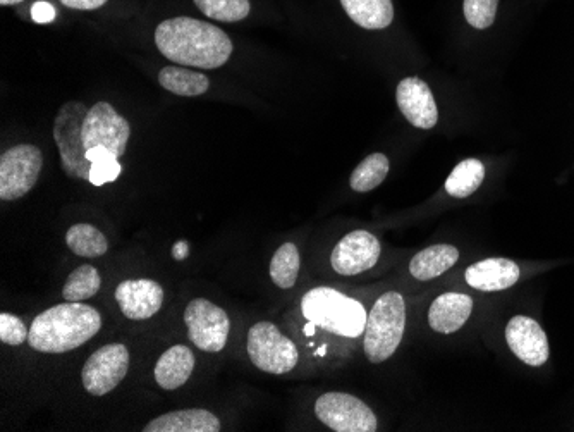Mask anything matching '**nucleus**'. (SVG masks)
<instances>
[{
	"label": "nucleus",
	"instance_id": "1",
	"mask_svg": "<svg viewBox=\"0 0 574 432\" xmlns=\"http://www.w3.org/2000/svg\"><path fill=\"white\" fill-rule=\"evenodd\" d=\"M155 44L162 56L188 68H222L233 54L226 31L200 19H165L155 30Z\"/></svg>",
	"mask_w": 574,
	"mask_h": 432
},
{
	"label": "nucleus",
	"instance_id": "2",
	"mask_svg": "<svg viewBox=\"0 0 574 432\" xmlns=\"http://www.w3.org/2000/svg\"><path fill=\"white\" fill-rule=\"evenodd\" d=\"M102 328V317L92 305L66 302L54 305L31 322L30 346L40 353L73 352L85 345Z\"/></svg>",
	"mask_w": 574,
	"mask_h": 432
},
{
	"label": "nucleus",
	"instance_id": "3",
	"mask_svg": "<svg viewBox=\"0 0 574 432\" xmlns=\"http://www.w3.org/2000/svg\"><path fill=\"white\" fill-rule=\"evenodd\" d=\"M306 321L329 333L358 338L365 333L367 310L353 298L332 288H313L301 300Z\"/></svg>",
	"mask_w": 574,
	"mask_h": 432
},
{
	"label": "nucleus",
	"instance_id": "4",
	"mask_svg": "<svg viewBox=\"0 0 574 432\" xmlns=\"http://www.w3.org/2000/svg\"><path fill=\"white\" fill-rule=\"evenodd\" d=\"M406 329V303L397 291H387L368 314L363 350L368 362L382 364L396 353Z\"/></svg>",
	"mask_w": 574,
	"mask_h": 432
},
{
	"label": "nucleus",
	"instance_id": "5",
	"mask_svg": "<svg viewBox=\"0 0 574 432\" xmlns=\"http://www.w3.org/2000/svg\"><path fill=\"white\" fill-rule=\"evenodd\" d=\"M88 107L78 100H69L62 105L52 126L55 145L61 154L62 171L69 178L90 181L92 162L86 157L85 143H83V123H85Z\"/></svg>",
	"mask_w": 574,
	"mask_h": 432
},
{
	"label": "nucleus",
	"instance_id": "6",
	"mask_svg": "<svg viewBox=\"0 0 574 432\" xmlns=\"http://www.w3.org/2000/svg\"><path fill=\"white\" fill-rule=\"evenodd\" d=\"M246 350L257 369L274 376L293 371L300 360V353L293 341L269 321L257 322L251 326Z\"/></svg>",
	"mask_w": 574,
	"mask_h": 432
},
{
	"label": "nucleus",
	"instance_id": "7",
	"mask_svg": "<svg viewBox=\"0 0 574 432\" xmlns=\"http://www.w3.org/2000/svg\"><path fill=\"white\" fill-rule=\"evenodd\" d=\"M43 154L30 143H19L0 157V198L13 202L25 197L37 185Z\"/></svg>",
	"mask_w": 574,
	"mask_h": 432
},
{
	"label": "nucleus",
	"instance_id": "8",
	"mask_svg": "<svg viewBox=\"0 0 574 432\" xmlns=\"http://www.w3.org/2000/svg\"><path fill=\"white\" fill-rule=\"evenodd\" d=\"M317 419L336 432H375L377 417L367 403L348 393H325L315 402Z\"/></svg>",
	"mask_w": 574,
	"mask_h": 432
},
{
	"label": "nucleus",
	"instance_id": "9",
	"mask_svg": "<svg viewBox=\"0 0 574 432\" xmlns=\"http://www.w3.org/2000/svg\"><path fill=\"white\" fill-rule=\"evenodd\" d=\"M184 322L193 345L203 352L219 353L226 348L231 319L219 305L205 298H195L186 305Z\"/></svg>",
	"mask_w": 574,
	"mask_h": 432
},
{
	"label": "nucleus",
	"instance_id": "10",
	"mask_svg": "<svg viewBox=\"0 0 574 432\" xmlns=\"http://www.w3.org/2000/svg\"><path fill=\"white\" fill-rule=\"evenodd\" d=\"M81 135L86 150L102 145L119 159L128 149L131 126L109 102H97L86 114Z\"/></svg>",
	"mask_w": 574,
	"mask_h": 432
},
{
	"label": "nucleus",
	"instance_id": "11",
	"mask_svg": "<svg viewBox=\"0 0 574 432\" xmlns=\"http://www.w3.org/2000/svg\"><path fill=\"white\" fill-rule=\"evenodd\" d=\"M129 371V352L121 343L98 348L86 360L81 371V381L92 396H105L121 384Z\"/></svg>",
	"mask_w": 574,
	"mask_h": 432
},
{
	"label": "nucleus",
	"instance_id": "12",
	"mask_svg": "<svg viewBox=\"0 0 574 432\" xmlns=\"http://www.w3.org/2000/svg\"><path fill=\"white\" fill-rule=\"evenodd\" d=\"M380 254L382 247L377 236H373L365 229H358L337 243L330 255V264L341 276H358L361 272L370 271L375 267Z\"/></svg>",
	"mask_w": 574,
	"mask_h": 432
},
{
	"label": "nucleus",
	"instance_id": "13",
	"mask_svg": "<svg viewBox=\"0 0 574 432\" xmlns=\"http://www.w3.org/2000/svg\"><path fill=\"white\" fill-rule=\"evenodd\" d=\"M506 341L511 352L530 367H540L549 360L547 334L532 317L526 315L513 317L507 324Z\"/></svg>",
	"mask_w": 574,
	"mask_h": 432
},
{
	"label": "nucleus",
	"instance_id": "14",
	"mask_svg": "<svg viewBox=\"0 0 574 432\" xmlns=\"http://www.w3.org/2000/svg\"><path fill=\"white\" fill-rule=\"evenodd\" d=\"M397 105L404 118L415 128L432 130L439 121V111L435 104L434 93L425 81L410 76L404 78L396 90Z\"/></svg>",
	"mask_w": 574,
	"mask_h": 432
},
{
	"label": "nucleus",
	"instance_id": "15",
	"mask_svg": "<svg viewBox=\"0 0 574 432\" xmlns=\"http://www.w3.org/2000/svg\"><path fill=\"white\" fill-rule=\"evenodd\" d=\"M116 302L131 321H145L162 309L164 290L153 279H126L117 286Z\"/></svg>",
	"mask_w": 574,
	"mask_h": 432
},
{
	"label": "nucleus",
	"instance_id": "16",
	"mask_svg": "<svg viewBox=\"0 0 574 432\" xmlns=\"http://www.w3.org/2000/svg\"><path fill=\"white\" fill-rule=\"evenodd\" d=\"M520 266L509 259L480 260L471 264L465 272L466 283L478 291H502L520 281Z\"/></svg>",
	"mask_w": 574,
	"mask_h": 432
},
{
	"label": "nucleus",
	"instance_id": "17",
	"mask_svg": "<svg viewBox=\"0 0 574 432\" xmlns=\"http://www.w3.org/2000/svg\"><path fill=\"white\" fill-rule=\"evenodd\" d=\"M473 312V298L465 293H444L428 310V324L435 333L452 334L465 326Z\"/></svg>",
	"mask_w": 574,
	"mask_h": 432
},
{
	"label": "nucleus",
	"instance_id": "18",
	"mask_svg": "<svg viewBox=\"0 0 574 432\" xmlns=\"http://www.w3.org/2000/svg\"><path fill=\"white\" fill-rule=\"evenodd\" d=\"M145 432H219L220 420L217 415L203 408L176 410L159 415L148 422Z\"/></svg>",
	"mask_w": 574,
	"mask_h": 432
},
{
	"label": "nucleus",
	"instance_id": "19",
	"mask_svg": "<svg viewBox=\"0 0 574 432\" xmlns=\"http://www.w3.org/2000/svg\"><path fill=\"white\" fill-rule=\"evenodd\" d=\"M193 369H195V355L191 352L190 346L176 345L162 353V357L155 365L153 376L160 388L172 391L190 381Z\"/></svg>",
	"mask_w": 574,
	"mask_h": 432
},
{
	"label": "nucleus",
	"instance_id": "20",
	"mask_svg": "<svg viewBox=\"0 0 574 432\" xmlns=\"http://www.w3.org/2000/svg\"><path fill=\"white\" fill-rule=\"evenodd\" d=\"M459 260V250L452 245L425 248L411 259L410 272L418 281H430L449 271Z\"/></svg>",
	"mask_w": 574,
	"mask_h": 432
},
{
	"label": "nucleus",
	"instance_id": "21",
	"mask_svg": "<svg viewBox=\"0 0 574 432\" xmlns=\"http://www.w3.org/2000/svg\"><path fill=\"white\" fill-rule=\"evenodd\" d=\"M344 11L365 30H384L394 19L392 0H341Z\"/></svg>",
	"mask_w": 574,
	"mask_h": 432
},
{
	"label": "nucleus",
	"instance_id": "22",
	"mask_svg": "<svg viewBox=\"0 0 574 432\" xmlns=\"http://www.w3.org/2000/svg\"><path fill=\"white\" fill-rule=\"evenodd\" d=\"M159 83L167 92L179 97H200L210 87V81L203 73L179 66H167L162 69L159 73Z\"/></svg>",
	"mask_w": 574,
	"mask_h": 432
},
{
	"label": "nucleus",
	"instance_id": "23",
	"mask_svg": "<svg viewBox=\"0 0 574 432\" xmlns=\"http://www.w3.org/2000/svg\"><path fill=\"white\" fill-rule=\"evenodd\" d=\"M66 243L74 255L85 259H97L109 250L107 236L92 224L86 223L71 226L66 233Z\"/></svg>",
	"mask_w": 574,
	"mask_h": 432
},
{
	"label": "nucleus",
	"instance_id": "24",
	"mask_svg": "<svg viewBox=\"0 0 574 432\" xmlns=\"http://www.w3.org/2000/svg\"><path fill=\"white\" fill-rule=\"evenodd\" d=\"M485 179V167L478 159H466L454 167L446 181V192L454 198H466L477 192Z\"/></svg>",
	"mask_w": 574,
	"mask_h": 432
},
{
	"label": "nucleus",
	"instance_id": "25",
	"mask_svg": "<svg viewBox=\"0 0 574 432\" xmlns=\"http://www.w3.org/2000/svg\"><path fill=\"white\" fill-rule=\"evenodd\" d=\"M300 250L294 243H284L270 260V278L277 288L289 290L298 281L300 274Z\"/></svg>",
	"mask_w": 574,
	"mask_h": 432
},
{
	"label": "nucleus",
	"instance_id": "26",
	"mask_svg": "<svg viewBox=\"0 0 574 432\" xmlns=\"http://www.w3.org/2000/svg\"><path fill=\"white\" fill-rule=\"evenodd\" d=\"M389 159L384 154L368 155L355 167L349 178V185L356 193H367L384 183L389 174Z\"/></svg>",
	"mask_w": 574,
	"mask_h": 432
},
{
	"label": "nucleus",
	"instance_id": "27",
	"mask_svg": "<svg viewBox=\"0 0 574 432\" xmlns=\"http://www.w3.org/2000/svg\"><path fill=\"white\" fill-rule=\"evenodd\" d=\"M102 286L100 272L93 266H80L69 274L62 288V297L66 302H85L95 297Z\"/></svg>",
	"mask_w": 574,
	"mask_h": 432
},
{
	"label": "nucleus",
	"instance_id": "28",
	"mask_svg": "<svg viewBox=\"0 0 574 432\" xmlns=\"http://www.w3.org/2000/svg\"><path fill=\"white\" fill-rule=\"evenodd\" d=\"M86 157L92 162V171H90L92 185L102 186L105 183H112L119 178V174L123 173V166L119 164V159L102 145L86 150Z\"/></svg>",
	"mask_w": 574,
	"mask_h": 432
},
{
	"label": "nucleus",
	"instance_id": "29",
	"mask_svg": "<svg viewBox=\"0 0 574 432\" xmlns=\"http://www.w3.org/2000/svg\"><path fill=\"white\" fill-rule=\"evenodd\" d=\"M196 7L208 18L236 23L250 14V0H193Z\"/></svg>",
	"mask_w": 574,
	"mask_h": 432
},
{
	"label": "nucleus",
	"instance_id": "30",
	"mask_svg": "<svg viewBox=\"0 0 574 432\" xmlns=\"http://www.w3.org/2000/svg\"><path fill=\"white\" fill-rule=\"evenodd\" d=\"M499 0H465L463 11L465 18L473 28L487 30L494 25Z\"/></svg>",
	"mask_w": 574,
	"mask_h": 432
},
{
	"label": "nucleus",
	"instance_id": "31",
	"mask_svg": "<svg viewBox=\"0 0 574 432\" xmlns=\"http://www.w3.org/2000/svg\"><path fill=\"white\" fill-rule=\"evenodd\" d=\"M30 331L26 329L25 322L21 321L19 317L13 314L0 315V341L11 346L25 345L28 340Z\"/></svg>",
	"mask_w": 574,
	"mask_h": 432
},
{
	"label": "nucleus",
	"instance_id": "32",
	"mask_svg": "<svg viewBox=\"0 0 574 432\" xmlns=\"http://www.w3.org/2000/svg\"><path fill=\"white\" fill-rule=\"evenodd\" d=\"M31 18L35 23L45 25V23H52L55 19V7L45 0H38L31 6Z\"/></svg>",
	"mask_w": 574,
	"mask_h": 432
},
{
	"label": "nucleus",
	"instance_id": "33",
	"mask_svg": "<svg viewBox=\"0 0 574 432\" xmlns=\"http://www.w3.org/2000/svg\"><path fill=\"white\" fill-rule=\"evenodd\" d=\"M61 2L64 6L78 9V11H93V9L104 6L107 0H61Z\"/></svg>",
	"mask_w": 574,
	"mask_h": 432
},
{
	"label": "nucleus",
	"instance_id": "34",
	"mask_svg": "<svg viewBox=\"0 0 574 432\" xmlns=\"http://www.w3.org/2000/svg\"><path fill=\"white\" fill-rule=\"evenodd\" d=\"M186 255H188V243H179V245H176V247H174V257H176V259H184V257H186Z\"/></svg>",
	"mask_w": 574,
	"mask_h": 432
},
{
	"label": "nucleus",
	"instance_id": "35",
	"mask_svg": "<svg viewBox=\"0 0 574 432\" xmlns=\"http://www.w3.org/2000/svg\"><path fill=\"white\" fill-rule=\"evenodd\" d=\"M19 2H23V0H0L2 6H11V4H19Z\"/></svg>",
	"mask_w": 574,
	"mask_h": 432
}]
</instances>
